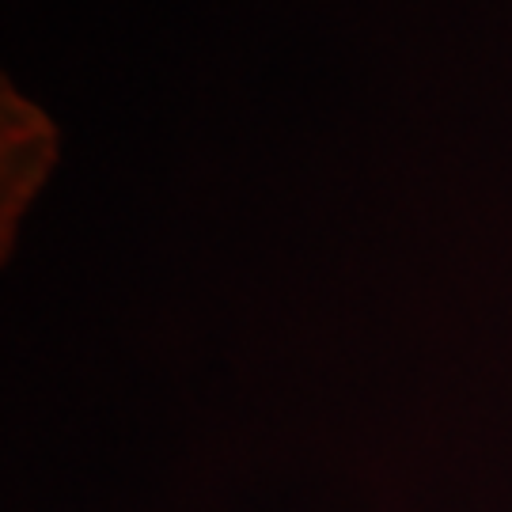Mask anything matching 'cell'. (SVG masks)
<instances>
[{
	"instance_id": "6da1fadb",
	"label": "cell",
	"mask_w": 512,
	"mask_h": 512,
	"mask_svg": "<svg viewBox=\"0 0 512 512\" xmlns=\"http://www.w3.org/2000/svg\"><path fill=\"white\" fill-rule=\"evenodd\" d=\"M54 156V126L4 84V198H0L4 202V220H0L4 243L12 239V228L38 194V186L46 183Z\"/></svg>"
}]
</instances>
